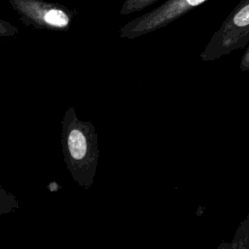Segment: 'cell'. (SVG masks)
<instances>
[{
	"mask_svg": "<svg viewBox=\"0 0 249 249\" xmlns=\"http://www.w3.org/2000/svg\"><path fill=\"white\" fill-rule=\"evenodd\" d=\"M63 159L74 181L84 189L94 182L99 151L97 133L89 121H81L69 106L61 121Z\"/></svg>",
	"mask_w": 249,
	"mask_h": 249,
	"instance_id": "obj_1",
	"label": "cell"
},
{
	"mask_svg": "<svg viewBox=\"0 0 249 249\" xmlns=\"http://www.w3.org/2000/svg\"><path fill=\"white\" fill-rule=\"evenodd\" d=\"M249 43V0H241L211 36L199 57L215 61Z\"/></svg>",
	"mask_w": 249,
	"mask_h": 249,
	"instance_id": "obj_2",
	"label": "cell"
},
{
	"mask_svg": "<svg viewBox=\"0 0 249 249\" xmlns=\"http://www.w3.org/2000/svg\"><path fill=\"white\" fill-rule=\"evenodd\" d=\"M20 22L41 30H67L77 11L57 2L46 0H8Z\"/></svg>",
	"mask_w": 249,
	"mask_h": 249,
	"instance_id": "obj_3",
	"label": "cell"
},
{
	"mask_svg": "<svg viewBox=\"0 0 249 249\" xmlns=\"http://www.w3.org/2000/svg\"><path fill=\"white\" fill-rule=\"evenodd\" d=\"M208 0H166L153 10L131 19L119 30L121 39L133 40L163 28Z\"/></svg>",
	"mask_w": 249,
	"mask_h": 249,
	"instance_id": "obj_4",
	"label": "cell"
},
{
	"mask_svg": "<svg viewBox=\"0 0 249 249\" xmlns=\"http://www.w3.org/2000/svg\"><path fill=\"white\" fill-rule=\"evenodd\" d=\"M217 249H249V214L238 225L231 242H221Z\"/></svg>",
	"mask_w": 249,
	"mask_h": 249,
	"instance_id": "obj_5",
	"label": "cell"
},
{
	"mask_svg": "<svg viewBox=\"0 0 249 249\" xmlns=\"http://www.w3.org/2000/svg\"><path fill=\"white\" fill-rule=\"evenodd\" d=\"M160 0H124L120 8L119 14L121 16H128L130 14L142 11Z\"/></svg>",
	"mask_w": 249,
	"mask_h": 249,
	"instance_id": "obj_6",
	"label": "cell"
},
{
	"mask_svg": "<svg viewBox=\"0 0 249 249\" xmlns=\"http://www.w3.org/2000/svg\"><path fill=\"white\" fill-rule=\"evenodd\" d=\"M18 33V27L10 22L0 19V36L1 37H13Z\"/></svg>",
	"mask_w": 249,
	"mask_h": 249,
	"instance_id": "obj_7",
	"label": "cell"
},
{
	"mask_svg": "<svg viewBox=\"0 0 249 249\" xmlns=\"http://www.w3.org/2000/svg\"><path fill=\"white\" fill-rule=\"evenodd\" d=\"M239 68L241 71H249V43L246 46L245 52L241 57V60L239 63Z\"/></svg>",
	"mask_w": 249,
	"mask_h": 249,
	"instance_id": "obj_8",
	"label": "cell"
}]
</instances>
